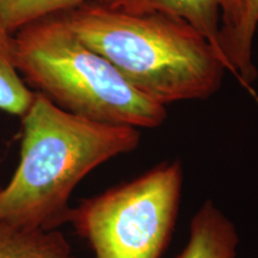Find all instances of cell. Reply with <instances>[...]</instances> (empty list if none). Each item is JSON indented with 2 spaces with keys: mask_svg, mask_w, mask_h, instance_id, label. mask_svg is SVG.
<instances>
[{
  "mask_svg": "<svg viewBox=\"0 0 258 258\" xmlns=\"http://www.w3.org/2000/svg\"><path fill=\"white\" fill-rule=\"evenodd\" d=\"M22 120L21 158L0 189V220L27 228L59 230L80 180L141 140L140 129L74 115L38 92Z\"/></svg>",
  "mask_w": 258,
  "mask_h": 258,
  "instance_id": "cell-1",
  "label": "cell"
},
{
  "mask_svg": "<svg viewBox=\"0 0 258 258\" xmlns=\"http://www.w3.org/2000/svg\"><path fill=\"white\" fill-rule=\"evenodd\" d=\"M60 16L84 43L161 105L206 99L220 88L224 64L209 42L180 19L128 14L101 3Z\"/></svg>",
  "mask_w": 258,
  "mask_h": 258,
  "instance_id": "cell-2",
  "label": "cell"
},
{
  "mask_svg": "<svg viewBox=\"0 0 258 258\" xmlns=\"http://www.w3.org/2000/svg\"><path fill=\"white\" fill-rule=\"evenodd\" d=\"M16 67L32 91L102 123L157 128L166 106L137 90L104 56L84 43L60 15L15 34Z\"/></svg>",
  "mask_w": 258,
  "mask_h": 258,
  "instance_id": "cell-3",
  "label": "cell"
},
{
  "mask_svg": "<svg viewBox=\"0 0 258 258\" xmlns=\"http://www.w3.org/2000/svg\"><path fill=\"white\" fill-rule=\"evenodd\" d=\"M184 172L163 161L71 208L67 222L88 241L93 258H161L178 218Z\"/></svg>",
  "mask_w": 258,
  "mask_h": 258,
  "instance_id": "cell-4",
  "label": "cell"
},
{
  "mask_svg": "<svg viewBox=\"0 0 258 258\" xmlns=\"http://www.w3.org/2000/svg\"><path fill=\"white\" fill-rule=\"evenodd\" d=\"M128 14H161L185 22L209 42L227 72L226 53L243 23L246 0H111Z\"/></svg>",
  "mask_w": 258,
  "mask_h": 258,
  "instance_id": "cell-5",
  "label": "cell"
},
{
  "mask_svg": "<svg viewBox=\"0 0 258 258\" xmlns=\"http://www.w3.org/2000/svg\"><path fill=\"white\" fill-rule=\"evenodd\" d=\"M239 243L234 222L207 200L190 220L188 241L175 258H237Z\"/></svg>",
  "mask_w": 258,
  "mask_h": 258,
  "instance_id": "cell-6",
  "label": "cell"
},
{
  "mask_svg": "<svg viewBox=\"0 0 258 258\" xmlns=\"http://www.w3.org/2000/svg\"><path fill=\"white\" fill-rule=\"evenodd\" d=\"M0 258H77L59 230H38L0 220Z\"/></svg>",
  "mask_w": 258,
  "mask_h": 258,
  "instance_id": "cell-7",
  "label": "cell"
},
{
  "mask_svg": "<svg viewBox=\"0 0 258 258\" xmlns=\"http://www.w3.org/2000/svg\"><path fill=\"white\" fill-rule=\"evenodd\" d=\"M15 56V34L0 21V111L23 117L36 92L22 79Z\"/></svg>",
  "mask_w": 258,
  "mask_h": 258,
  "instance_id": "cell-8",
  "label": "cell"
},
{
  "mask_svg": "<svg viewBox=\"0 0 258 258\" xmlns=\"http://www.w3.org/2000/svg\"><path fill=\"white\" fill-rule=\"evenodd\" d=\"M258 28V0H246L243 23L226 53L227 72L258 101L253 88L257 70L253 63V40Z\"/></svg>",
  "mask_w": 258,
  "mask_h": 258,
  "instance_id": "cell-9",
  "label": "cell"
},
{
  "mask_svg": "<svg viewBox=\"0 0 258 258\" xmlns=\"http://www.w3.org/2000/svg\"><path fill=\"white\" fill-rule=\"evenodd\" d=\"M111 0H0V21L12 34L22 28L91 3L108 4Z\"/></svg>",
  "mask_w": 258,
  "mask_h": 258,
  "instance_id": "cell-10",
  "label": "cell"
}]
</instances>
